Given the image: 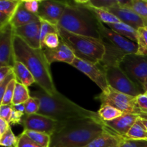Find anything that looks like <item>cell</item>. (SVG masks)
<instances>
[{
    "label": "cell",
    "mask_w": 147,
    "mask_h": 147,
    "mask_svg": "<svg viewBox=\"0 0 147 147\" xmlns=\"http://www.w3.org/2000/svg\"><path fill=\"white\" fill-rule=\"evenodd\" d=\"M105 131L112 132L100 118H84L62 123L51 136L50 147H84Z\"/></svg>",
    "instance_id": "6da1fadb"
},
{
    "label": "cell",
    "mask_w": 147,
    "mask_h": 147,
    "mask_svg": "<svg viewBox=\"0 0 147 147\" xmlns=\"http://www.w3.org/2000/svg\"><path fill=\"white\" fill-rule=\"evenodd\" d=\"M14 62L24 64L31 72L35 83L50 96L58 93L53 82L50 64L47 61L42 49H34L29 46L20 37L14 36L13 40Z\"/></svg>",
    "instance_id": "7a4b0ae2"
},
{
    "label": "cell",
    "mask_w": 147,
    "mask_h": 147,
    "mask_svg": "<svg viewBox=\"0 0 147 147\" xmlns=\"http://www.w3.org/2000/svg\"><path fill=\"white\" fill-rule=\"evenodd\" d=\"M30 96L40 99V108L37 113L60 123L84 118H100L97 112L78 106L59 92L55 96H50L43 90H36L31 92Z\"/></svg>",
    "instance_id": "3957f363"
},
{
    "label": "cell",
    "mask_w": 147,
    "mask_h": 147,
    "mask_svg": "<svg viewBox=\"0 0 147 147\" xmlns=\"http://www.w3.org/2000/svg\"><path fill=\"white\" fill-rule=\"evenodd\" d=\"M66 1V7L58 27L80 35L101 39L98 30V20L88 8L78 1Z\"/></svg>",
    "instance_id": "277c9868"
},
{
    "label": "cell",
    "mask_w": 147,
    "mask_h": 147,
    "mask_svg": "<svg viewBox=\"0 0 147 147\" xmlns=\"http://www.w3.org/2000/svg\"><path fill=\"white\" fill-rule=\"evenodd\" d=\"M57 30L62 41L70 47L76 57L94 64L103 60L106 51L103 40L73 34L58 26Z\"/></svg>",
    "instance_id": "5b68a950"
},
{
    "label": "cell",
    "mask_w": 147,
    "mask_h": 147,
    "mask_svg": "<svg viewBox=\"0 0 147 147\" xmlns=\"http://www.w3.org/2000/svg\"><path fill=\"white\" fill-rule=\"evenodd\" d=\"M96 99L100 102L101 106L110 105L124 113L136 115L141 119L143 118L142 111L138 106L136 97L121 93L110 86L96 96Z\"/></svg>",
    "instance_id": "8992f818"
},
{
    "label": "cell",
    "mask_w": 147,
    "mask_h": 147,
    "mask_svg": "<svg viewBox=\"0 0 147 147\" xmlns=\"http://www.w3.org/2000/svg\"><path fill=\"white\" fill-rule=\"evenodd\" d=\"M119 67L131 81L146 92L147 90V56L137 54L126 55Z\"/></svg>",
    "instance_id": "52a82bcc"
},
{
    "label": "cell",
    "mask_w": 147,
    "mask_h": 147,
    "mask_svg": "<svg viewBox=\"0 0 147 147\" xmlns=\"http://www.w3.org/2000/svg\"><path fill=\"white\" fill-rule=\"evenodd\" d=\"M105 69L108 84L112 88L134 97L145 93L144 90L131 81L119 66H110Z\"/></svg>",
    "instance_id": "ba28073f"
},
{
    "label": "cell",
    "mask_w": 147,
    "mask_h": 147,
    "mask_svg": "<svg viewBox=\"0 0 147 147\" xmlns=\"http://www.w3.org/2000/svg\"><path fill=\"white\" fill-rule=\"evenodd\" d=\"M22 126L24 130L35 131L52 135L55 133L62 126V123L43 115L35 113L24 115L22 119Z\"/></svg>",
    "instance_id": "9c48e42d"
},
{
    "label": "cell",
    "mask_w": 147,
    "mask_h": 147,
    "mask_svg": "<svg viewBox=\"0 0 147 147\" xmlns=\"http://www.w3.org/2000/svg\"><path fill=\"white\" fill-rule=\"evenodd\" d=\"M70 65L76 67L90 78L100 88L102 91H104L109 88L106 69L100 63L94 64L76 57Z\"/></svg>",
    "instance_id": "30bf717a"
},
{
    "label": "cell",
    "mask_w": 147,
    "mask_h": 147,
    "mask_svg": "<svg viewBox=\"0 0 147 147\" xmlns=\"http://www.w3.org/2000/svg\"><path fill=\"white\" fill-rule=\"evenodd\" d=\"M98 30L103 41L111 44L123 52L124 54L129 55L137 53L138 45L136 43L123 37L108 27H106L100 22L98 24Z\"/></svg>",
    "instance_id": "8fae6325"
},
{
    "label": "cell",
    "mask_w": 147,
    "mask_h": 147,
    "mask_svg": "<svg viewBox=\"0 0 147 147\" xmlns=\"http://www.w3.org/2000/svg\"><path fill=\"white\" fill-rule=\"evenodd\" d=\"M14 29L10 24L0 27V67L14 65Z\"/></svg>",
    "instance_id": "7c38bea8"
},
{
    "label": "cell",
    "mask_w": 147,
    "mask_h": 147,
    "mask_svg": "<svg viewBox=\"0 0 147 147\" xmlns=\"http://www.w3.org/2000/svg\"><path fill=\"white\" fill-rule=\"evenodd\" d=\"M66 7L65 1L40 0L37 15L43 21L57 27Z\"/></svg>",
    "instance_id": "4fadbf2b"
},
{
    "label": "cell",
    "mask_w": 147,
    "mask_h": 147,
    "mask_svg": "<svg viewBox=\"0 0 147 147\" xmlns=\"http://www.w3.org/2000/svg\"><path fill=\"white\" fill-rule=\"evenodd\" d=\"M41 20L14 29V34L24 40L29 46L34 49H42L40 45Z\"/></svg>",
    "instance_id": "5bb4252c"
},
{
    "label": "cell",
    "mask_w": 147,
    "mask_h": 147,
    "mask_svg": "<svg viewBox=\"0 0 147 147\" xmlns=\"http://www.w3.org/2000/svg\"><path fill=\"white\" fill-rule=\"evenodd\" d=\"M106 10L116 16L121 22L131 26L135 30H138L139 28L144 27L143 18L129 7L116 6Z\"/></svg>",
    "instance_id": "9a60e30c"
},
{
    "label": "cell",
    "mask_w": 147,
    "mask_h": 147,
    "mask_svg": "<svg viewBox=\"0 0 147 147\" xmlns=\"http://www.w3.org/2000/svg\"><path fill=\"white\" fill-rule=\"evenodd\" d=\"M139 118V116L136 115L124 113L114 120L110 121H103V122L105 126L109 128L112 132L119 136L124 137Z\"/></svg>",
    "instance_id": "2e32d148"
},
{
    "label": "cell",
    "mask_w": 147,
    "mask_h": 147,
    "mask_svg": "<svg viewBox=\"0 0 147 147\" xmlns=\"http://www.w3.org/2000/svg\"><path fill=\"white\" fill-rule=\"evenodd\" d=\"M44 53L47 61L50 65L55 62H63L71 65L76 58V55L70 47L63 41L55 49H44Z\"/></svg>",
    "instance_id": "e0dca14e"
},
{
    "label": "cell",
    "mask_w": 147,
    "mask_h": 147,
    "mask_svg": "<svg viewBox=\"0 0 147 147\" xmlns=\"http://www.w3.org/2000/svg\"><path fill=\"white\" fill-rule=\"evenodd\" d=\"M40 21V19L37 14H32L27 11L23 5L22 0L19 5L17 11L11 18L9 24L14 29L27 25L34 22Z\"/></svg>",
    "instance_id": "ac0fdd59"
},
{
    "label": "cell",
    "mask_w": 147,
    "mask_h": 147,
    "mask_svg": "<svg viewBox=\"0 0 147 147\" xmlns=\"http://www.w3.org/2000/svg\"><path fill=\"white\" fill-rule=\"evenodd\" d=\"M103 43L106 51L103 60L99 63H100L104 67L120 65V63H121L126 54L107 42L103 41Z\"/></svg>",
    "instance_id": "d6986e66"
},
{
    "label": "cell",
    "mask_w": 147,
    "mask_h": 147,
    "mask_svg": "<svg viewBox=\"0 0 147 147\" xmlns=\"http://www.w3.org/2000/svg\"><path fill=\"white\" fill-rule=\"evenodd\" d=\"M124 139L111 131H105L84 147H119Z\"/></svg>",
    "instance_id": "ffe728a7"
},
{
    "label": "cell",
    "mask_w": 147,
    "mask_h": 147,
    "mask_svg": "<svg viewBox=\"0 0 147 147\" xmlns=\"http://www.w3.org/2000/svg\"><path fill=\"white\" fill-rule=\"evenodd\" d=\"M22 0L0 1V27L9 24Z\"/></svg>",
    "instance_id": "44dd1931"
},
{
    "label": "cell",
    "mask_w": 147,
    "mask_h": 147,
    "mask_svg": "<svg viewBox=\"0 0 147 147\" xmlns=\"http://www.w3.org/2000/svg\"><path fill=\"white\" fill-rule=\"evenodd\" d=\"M13 68L17 82L22 83L27 87L35 83V80L32 74L24 64L20 62L15 61L13 65Z\"/></svg>",
    "instance_id": "7402d4cb"
},
{
    "label": "cell",
    "mask_w": 147,
    "mask_h": 147,
    "mask_svg": "<svg viewBox=\"0 0 147 147\" xmlns=\"http://www.w3.org/2000/svg\"><path fill=\"white\" fill-rule=\"evenodd\" d=\"M78 2L87 7L90 9V11L94 14L95 17L103 24H115V23L121 22V20L116 16H115L114 14L111 13L108 10L103 9L96 8V7H90V6L86 5V4H83L80 1H78Z\"/></svg>",
    "instance_id": "603a6c76"
},
{
    "label": "cell",
    "mask_w": 147,
    "mask_h": 147,
    "mask_svg": "<svg viewBox=\"0 0 147 147\" xmlns=\"http://www.w3.org/2000/svg\"><path fill=\"white\" fill-rule=\"evenodd\" d=\"M106 25L109 28L111 29L123 37L131 40L134 42L137 43V30H135L131 26L123 22L107 24Z\"/></svg>",
    "instance_id": "cb8c5ba5"
},
{
    "label": "cell",
    "mask_w": 147,
    "mask_h": 147,
    "mask_svg": "<svg viewBox=\"0 0 147 147\" xmlns=\"http://www.w3.org/2000/svg\"><path fill=\"white\" fill-rule=\"evenodd\" d=\"M124 138L133 140L147 141V129L142 123L141 118L137 119Z\"/></svg>",
    "instance_id": "d4e9b609"
},
{
    "label": "cell",
    "mask_w": 147,
    "mask_h": 147,
    "mask_svg": "<svg viewBox=\"0 0 147 147\" xmlns=\"http://www.w3.org/2000/svg\"><path fill=\"white\" fill-rule=\"evenodd\" d=\"M97 113L100 119L105 121H113L124 114V113L110 105L100 106V109L98 111Z\"/></svg>",
    "instance_id": "484cf974"
},
{
    "label": "cell",
    "mask_w": 147,
    "mask_h": 147,
    "mask_svg": "<svg viewBox=\"0 0 147 147\" xmlns=\"http://www.w3.org/2000/svg\"><path fill=\"white\" fill-rule=\"evenodd\" d=\"M22 132L31 140L42 147H50V142H51L50 135L42 132L30 130H23Z\"/></svg>",
    "instance_id": "4316f807"
},
{
    "label": "cell",
    "mask_w": 147,
    "mask_h": 147,
    "mask_svg": "<svg viewBox=\"0 0 147 147\" xmlns=\"http://www.w3.org/2000/svg\"><path fill=\"white\" fill-rule=\"evenodd\" d=\"M30 92L27 86L17 82L13 96L12 105H18L24 103L30 98Z\"/></svg>",
    "instance_id": "83f0119b"
},
{
    "label": "cell",
    "mask_w": 147,
    "mask_h": 147,
    "mask_svg": "<svg viewBox=\"0 0 147 147\" xmlns=\"http://www.w3.org/2000/svg\"><path fill=\"white\" fill-rule=\"evenodd\" d=\"M126 7L131 9L144 20H147V0H129Z\"/></svg>",
    "instance_id": "f1b7e54d"
},
{
    "label": "cell",
    "mask_w": 147,
    "mask_h": 147,
    "mask_svg": "<svg viewBox=\"0 0 147 147\" xmlns=\"http://www.w3.org/2000/svg\"><path fill=\"white\" fill-rule=\"evenodd\" d=\"M80 1L83 4L103 9H109L116 6H120L121 4V1L119 0H90Z\"/></svg>",
    "instance_id": "f546056e"
},
{
    "label": "cell",
    "mask_w": 147,
    "mask_h": 147,
    "mask_svg": "<svg viewBox=\"0 0 147 147\" xmlns=\"http://www.w3.org/2000/svg\"><path fill=\"white\" fill-rule=\"evenodd\" d=\"M138 50L136 54L147 56V29L142 27L137 30Z\"/></svg>",
    "instance_id": "4dcf8cb0"
},
{
    "label": "cell",
    "mask_w": 147,
    "mask_h": 147,
    "mask_svg": "<svg viewBox=\"0 0 147 147\" xmlns=\"http://www.w3.org/2000/svg\"><path fill=\"white\" fill-rule=\"evenodd\" d=\"M18 142V137L15 136L11 127L3 135L0 136V144L4 147H16Z\"/></svg>",
    "instance_id": "1f68e13d"
},
{
    "label": "cell",
    "mask_w": 147,
    "mask_h": 147,
    "mask_svg": "<svg viewBox=\"0 0 147 147\" xmlns=\"http://www.w3.org/2000/svg\"><path fill=\"white\" fill-rule=\"evenodd\" d=\"M61 42L60 35L58 32H53L47 34L44 39L42 45V49H55L59 46Z\"/></svg>",
    "instance_id": "d6a6232c"
},
{
    "label": "cell",
    "mask_w": 147,
    "mask_h": 147,
    "mask_svg": "<svg viewBox=\"0 0 147 147\" xmlns=\"http://www.w3.org/2000/svg\"><path fill=\"white\" fill-rule=\"evenodd\" d=\"M24 104V114L32 115L38 113L40 108V99L35 97H30V99L27 100Z\"/></svg>",
    "instance_id": "836d02e7"
},
{
    "label": "cell",
    "mask_w": 147,
    "mask_h": 147,
    "mask_svg": "<svg viewBox=\"0 0 147 147\" xmlns=\"http://www.w3.org/2000/svg\"><path fill=\"white\" fill-rule=\"evenodd\" d=\"M16 83H17L16 79H14L10 82L4 92L2 99L1 100V105H12L13 96H14Z\"/></svg>",
    "instance_id": "e575fe53"
},
{
    "label": "cell",
    "mask_w": 147,
    "mask_h": 147,
    "mask_svg": "<svg viewBox=\"0 0 147 147\" xmlns=\"http://www.w3.org/2000/svg\"><path fill=\"white\" fill-rule=\"evenodd\" d=\"M53 32H58V30H57V27L53 25V24H50V23L47 22L45 21L41 20V28H40V45H42L44 39L45 38L46 36L50 33Z\"/></svg>",
    "instance_id": "d590c367"
},
{
    "label": "cell",
    "mask_w": 147,
    "mask_h": 147,
    "mask_svg": "<svg viewBox=\"0 0 147 147\" xmlns=\"http://www.w3.org/2000/svg\"><path fill=\"white\" fill-rule=\"evenodd\" d=\"M18 142L16 147H42L26 136L23 132L18 136Z\"/></svg>",
    "instance_id": "8d00e7d4"
},
{
    "label": "cell",
    "mask_w": 147,
    "mask_h": 147,
    "mask_svg": "<svg viewBox=\"0 0 147 147\" xmlns=\"http://www.w3.org/2000/svg\"><path fill=\"white\" fill-rule=\"evenodd\" d=\"M24 8L32 14H37L40 9V0H24L22 1Z\"/></svg>",
    "instance_id": "74e56055"
},
{
    "label": "cell",
    "mask_w": 147,
    "mask_h": 147,
    "mask_svg": "<svg viewBox=\"0 0 147 147\" xmlns=\"http://www.w3.org/2000/svg\"><path fill=\"white\" fill-rule=\"evenodd\" d=\"M138 106L142 111L143 118L142 119L147 120V95L144 93L141 94L136 97Z\"/></svg>",
    "instance_id": "f35d334b"
},
{
    "label": "cell",
    "mask_w": 147,
    "mask_h": 147,
    "mask_svg": "<svg viewBox=\"0 0 147 147\" xmlns=\"http://www.w3.org/2000/svg\"><path fill=\"white\" fill-rule=\"evenodd\" d=\"M13 112L12 105H1L0 106V119H4L9 123Z\"/></svg>",
    "instance_id": "ab89813d"
},
{
    "label": "cell",
    "mask_w": 147,
    "mask_h": 147,
    "mask_svg": "<svg viewBox=\"0 0 147 147\" xmlns=\"http://www.w3.org/2000/svg\"><path fill=\"white\" fill-rule=\"evenodd\" d=\"M119 147H146L144 140H133L124 139Z\"/></svg>",
    "instance_id": "60d3db41"
},
{
    "label": "cell",
    "mask_w": 147,
    "mask_h": 147,
    "mask_svg": "<svg viewBox=\"0 0 147 147\" xmlns=\"http://www.w3.org/2000/svg\"><path fill=\"white\" fill-rule=\"evenodd\" d=\"M14 79H16V78H15V75H14V71H13V73H11V74L7 76V77L4 79V80L0 82V101H1L3 96H4V92H5L7 86H9L10 82H11L12 80H14Z\"/></svg>",
    "instance_id": "b9f144b4"
},
{
    "label": "cell",
    "mask_w": 147,
    "mask_h": 147,
    "mask_svg": "<svg viewBox=\"0 0 147 147\" xmlns=\"http://www.w3.org/2000/svg\"><path fill=\"white\" fill-rule=\"evenodd\" d=\"M24 113H20V112H18L13 109L12 114H11V119H10L9 125H21L22 119V117L24 116Z\"/></svg>",
    "instance_id": "7bdbcfd3"
},
{
    "label": "cell",
    "mask_w": 147,
    "mask_h": 147,
    "mask_svg": "<svg viewBox=\"0 0 147 147\" xmlns=\"http://www.w3.org/2000/svg\"><path fill=\"white\" fill-rule=\"evenodd\" d=\"M13 66H4L0 67V82L4 80V79L13 73Z\"/></svg>",
    "instance_id": "ee69618b"
},
{
    "label": "cell",
    "mask_w": 147,
    "mask_h": 147,
    "mask_svg": "<svg viewBox=\"0 0 147 147\" xmlns=\"http://www.w3.org/2000/svg\"><path fill=\"white\" fill-rule=\"evenodd\" d=\"M9 128L10 125L8 122L4 121V119H0V136L3 135L6 131H7Z\"/></svg>",
    "instance_id": "f6af8a7d"
},
{
    "label": "cell",
    "mask_w": 147,
    "mask_h": 147,
    "mask_svg": "<svg viewBox=\"0 0 147 147\" xmlns=\"http://www.w3.org/2000/svg\"><path fill=\"white\" fill-rule=\"evenodd\" d=\"M13 106V109L17 111L20 112V113H22L24 114V103H22V104H18V105H12Z\"/></svg>",
    "instance_id": "bcb514c9"
},
{
    "label": "cell",
    "mask_w": 147,
    "mask_h": 147,
    "mask_svg": "<svg viewBox=\"0 0 147 147\" xmlns=\"http://www.w3.org/2000/svg\"><path fill=\"white\" fill-rule=\"evenodd\" d=\"M142 119V123H144V125L146 126V128L147 129V120H146V119Z\"/></svg>",
    "instance_id": "7dc6e473"
},
{
    "label": "cell",
    "mask_w": 147,
    "mask_h": 147,
    "mask_svg": "<svg viewBox=\"0 0 147 147\" xmlns=\"http://www.w3.org/2000/svg\"><path fill=\"white\" fill-rule=\"evenodd\" d=\"M145 144H146V147H147V141H145Z\"/></svg>",
    "instance_id": "c3c4849f"
},
{
    "label": "cell",
    "mask_w": 147,
    "mask_h": 147,
    "mask_svg": "<svg viewBox=\"0 0 147 147\" xmlns=\"http://www.w3.org/2000/svg\"><path fill=\"white\" fill-rule=\"evenodd\" d=\"M145 94H146V95H147V90H146V92H145Z\"/></svg>",
    "instance_id": "681fc988"
}]
</instances>
